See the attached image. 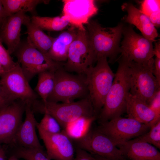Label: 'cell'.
Masks as SVG:
<instances>
[{
  "instance_id": "obj_35",
  "label": "cell",
  "mask_w": 160,
  "mask_h": 160,
  "mask_svg": "<svg viewBox=\"0 0 160 160\" xmlns=\"http://www.w3.org/2000/svg\"><path fill=\"white\" fill-rule=\"evenodd\" d=\"M153 73L157 82L160 84V58L155 57Z\"/></svg>"
},
{
  "instance_id": "obj_42",
  "label": "cell",
  "mask_w": 160,
  "mask_h": 160,
  "mask_svg": "<svg viewBox=\"0 0 160 160\" xmlns=\"http://www.w3.org/2000/svg\"><path fill=\"white\" fill-rule=\"evenodd\" d=\"M8 160H18V159L14 155H12Z\"/></svg>"
},
{
  "instance_id": "obj_29",
  "label": "cell",
  "mask_w": 160,
  "mask_h": 160,
  "mask_svg": "<svg viewBox=\"0 0 160 160\" xmlns=\"http://www.w3.org/2000/svg\"><path fill=\"white\" fill-rule=\"evenodd\" d=\"M40 122H37L36 127L46 132L55 134L61 132V127L57 121L51 115L45 113Z\"/></svg>"
},
{
  "instance_id": "obj_34",
  "label": "cell",
  "mask_w": 160,
  "mask_h": 160,
  "mask_svg": "<svg viewBox=\"0 0 160 160\" xmlns=\"http://www.w3.org/2000/svg\"><path fill=\"white\" fill-rule=\"evenodd\" d=\"M73 160H97L92 154L82 149L77 148Z\"/></svg>"
},
{
  "instance_id": "obj_5",
  "label": "cell",
  "mask_w": 160,
  "mask_h": 160,
  "mask_svg": "<svg viewBox=\"0 0 160 160\" xmlns=\"http://www.w3.org/2000/svg\"><path fill=\"white\" fill-rule=\"evenodd\" d=\"M55 76L54 87L47 101L69 103L77 99L89 97L84 74H71L65 70L63 66L55 71Z\"/></svg>"
},
{
  "instance_id": "obj_24",
  "label": "cell",
  "mask_w": 160,
  "mask_h": 160,
  "mask_svg": "<svg viewBox=\"0 0 160 160\" xmlns=\"http://www.w3.org/2000/svg\"><path fill=\"white\" fill-rule=\"evenodd\" d=\"M8 16L20 12L35 14L36 8L39 4H47L49 1L44 0H1Z\"/></svg>"
},
{
  "instance_id": "obj_9",
  "label": "cell",
  "mask_w": 160,
  "mask_h": 160,
  "mask_svg": "<svg viewBox=\"0 0 160 160\" xmlns=\"http://www.w3.org/2000/svg\"><path fill=\"white\" fill-rule=\"evenodd\" d=\"M151 127L150 124L121 116L100 124L96 129L107 136L117 146L145 133Z\"/></svg>"
},
{
  "instance_id": "obj_23",
  "label": "cell",
  "mask_w": 160,
  "mask_h": 160,
  "mask_svg": "<svg viewBox=\"0 0 160 160\" xmlns=\"http://www.w3.org/2000/svg\"><path fill=\"white\" fill-rule=\"evenodd\" d=\"M96 118V116L81 117L68 124L63 130L71 139L79 140L88 133Z\"/></svg>"
},
{
  "instance_id": "obj_12",
  "label": "cell",
  "mask_w": 160,
  "mask_h": 160,
  "mask_svg": "<svg viewBox=\"0 0 160 160\" xmlns=\"http://www.w3.org/2000/svg\"><path fill=\"white\" fill-rule=\"evenodd\" d=\"M75 141L78 148L92 154L101 156L108 160H127L111 140L97 129L90 130L84 137Z\"/></svg>"
},
{
  "instance_id": "obj_25",
  "label": "cell",
  "mask_w": 160,
  "mask_h": 160,
  "mask_svg": "<svg viewBox=\"0 0 160 160\" xmlns=\"http://www.w3.org/2000/svg\"><path fill=\"white\" fill-rule=\"evenodd\" d=\"M31 19L32 23L42 30L61 31L70 24L68 20L63 15L50 17L34 15Z\"/></svg>"
},
{
  "instance_id": "obj_18",
  "label": "cell",
  "mask_w": 160,
  "mask_h": 160,
  "mask_svg": "<svg viewBox=\"0 0 160 160\" xmlns=\"http://www.w3.org/2000/svg\"><path fill=\"white\" fill-rule=\"evenodd\" d=\"M127 160H160V153L152 145L134 139L117 146Z\"/></svg>"
},
{
  "instance_id": "obj_11",
  "label": "cell",
  "mask_w": 160,
  "mask_h": 160,
  "mask_svg": "<svg viewBox=\"0 0 160 160\" xmlns=\"http://www.w3.org/2000/svg\"><path fill=\"white\" fill-rule=\"evenodd\" d=\"M0 80L7 94L14 100H20L31 104L38 95L31 88L20 64L2 74Z\"/></svg>"
},
{
  "instance_id": "obj_39",
  "label": "cell",
  "mask_w": 160,
  "mask_h": 160,
  "mask_svg": "<svg viewBox=\"0 0 160 160\" xmlns=\"http://www.w3.org/2000/svg\"><path fill=\"white\" fill-rule=\"evenodd\" d=\"M6 153L4 148L0 146V160H5Z\"/></svg>"
},
{
  "instance_id": "obj_30",
  "label": "cell",
  "mask_w": 160,
  "mask_h": 160,
  "mask_svg": "<svg viewBox=\"0 0 160 160\" xmlns=\"http://www.w3.org/2000/svg\"><path fill=\"white\" fill-rule=\"evenodd\" d=\"M2 42L0 39V63L5 71H7L14 67L17 62L13 61L10 54L3 45Z\"/></svg>"
},
{
  "instance_id": "obj_31",
  "label": "cell",
  "mask_w": 160,
  "mask_h": 160,
  "mask_svg": "<svg viewBox=\"0 0 160 160\" xmlns=\"http://www.w3.org/2000/svg\"><path fill=\"white\" fill-rule=\"evenodd\" d=\"M140 10L148 17L153 13L160 10V1L144 0L142 3Z\"/></svg>"
},
{
  "instance_id": "obj_1",
  "label": "cell",
  "mask_w": 160,
  "mask_h": 160,
  "mask_svg": "<svg viewBox=\"0 0 160 160\" xmlns=\"http://www.w3.org/2000/svg\"><path fill=\"white\" fill-rule=\"evenodd\" d=\"M130 77L128 62L121 56L112 85L98 115L100 124L121 116L126 112L127 98L129 93Z\"/></svg>"
},
{
  "instance_id": "obj_27",
  "label": "cell",
  "mask_w": 160,
  "mask_h": 160,
  "mask_svg": "<svg viewBox=\"0 0 160 160\" xmlns=\"http://www.w3.org/2000/svg\"><path fill=\"white\" fill-rule=\"evenodd\" d=\"M13 151V154L18 159L25 160H51L47 157L44 149L23 147L17 145Z\"/></svg>"
},
{
  "instance_id": "obj_21",
  "label": "cell",
  "mask_w": 160,
  "mask_h": 160,
  "mask_svg": "<svg viewBox=\"0 0 160 160\" xmlns=\"http://www.w3.org/2000/svg\"><path fill=\"white\" fill-rule=\"evenodd\" d=\"M126 111L128 117L140 123L148 124L155 117V114L148 105L129 93L126 101Z\"/></svg>"
},
{
  "instance_id": "obj_20",
  "label": "cell",
  "mask_w": 160,
  "mask_h": 160,
  "mask_svg": "<svg viewBox=\"0 0 160 160\" xmlns=\"http://www.w3.org/2000/svg\"><path fill=\"white\" fill-rule=\"evenodd\" d=\"M77 31L76 28L71 25L67 30L55 38L47 56L56 62L66 61L69 47L74 39Z\"/></svg>"
},
{
  "instance_id": "obj_4",
  "label": "cell",
  "mask_w": 160,
  "mask_h": 160,
  "mask_svg": "<svg viewBox=\"0 0 160 160\" xmlns=\"http://www.w3.org/2000/svg\"><path fill=\"white\" fill-rule=\"evenodd\" d=\"M97 62L95 66H89L84 73L89 97L96 116L98 115L103 106L115 75L109 65L107 58H102Z\"/></svg>"
},
{
  "instance_id": "obj_16",
  "label": "cell",
  "mask_w": 160,
  "mask_h": 160,
  "mask_svg": "<svg viewBox=\"0 0 160 160\" xmlns=\"http://www.w3.org/2000/svg\"><path fill=\"white\" fill-rule=\"evenodd\" d=\"M25 13L20 12L9 16L2 24L0 39L6 45L10 55L15 52L21 44V26L29 17Z\"/></svg>"
},
{
  "instance_id": "obj_41",
  "label": "cell",
  "mask_w": 160,
  "mask_h": 160,
  "mask_svg": "<svg viewBox=\"0 0 160 160\" xmlns=\"http://www.w3.org/2000/svg\"><path fill=\"white\" fill-rule=\"evenodd\" d=\"M5 71L0 63V76L5 72Z\"/></svg>"
},
{
  "instance_id": "obj_17",
  "label": "cell",
  "mask_w": 160,
  "mask_h": 160,
  "mask_svg": "<svg viewBox=\"0 0 160 160\" xmlns=\"http://www.w3.org/2000/svg\"><path fill=\"white\" fill-rule=\"evenodd\" d=\"M25 116L16 133L14 145L23 147L44 149L36 134V121L31 103H26Z\"/></svg>"
},
{
  "instance_id": "obj_2",
  "label": "cell",
  "mask_w": 160,
  "mask_h": 160,
  "mask_svg": "<svg viewBox=\"0 0 160 160\" xmlns=\"http://www.w3.org/2000/svg\"><path fill=\"white\" fill-rule=\"evenodd\" d=\"M88 39L94 62L103 57L114 61L121 53L120 39L124 27L122 23L113 27H103L97 22L89 21L86 24Z\"/></svg>"
},
{
  "instance_id": "obj_10",
  "label": "cell",
  "mask_w": 160,
  "mask_h": 160,
  "mask_svg": "<svg viewBox=\"0 0 160 160\" xmlns=\"http://www.w3.org/2000/svg\"><path fill=\"white\" fill-rule=\"evenodd\" d=\"M94 62L86 28L78 29L76 35L69 47L67 59L63 68L68 72L84 74Z\"/></svg>"
},
{
  "instance_id": "obj_36",
  "label": "cell",
  "mask_w": 160,
  "mask_h": 160,
  "mask_svg": "<svg viewBox=\"0 0 160 160\" xmlns=\"http://www.w3.org/2000/svg\"><path fill=\"white\" fill-rule=\"evenodd\" d=\"M153 25L156 27L160 25V10L154 12L148 17Z\"/></svg>"
},
{
  "instance_id": "obj_37",
  "label": "cell",
  "mask_w": 160,
  "mask_h": 160,
  "mask_svg": "<svg viewBox=\"0 0 160 160\" xmlns=\"http://www.w3.org/2000/svg\"><path fill=\"white\" fill-rule=\"evenodd\" d=\"M8 16L0 0V25L3 24L5 19Z\"/></svg>"
},
{
  "instance_id": "obj_40",
  "label": "cell",
  "mask_w": 160,
  "mask_h": 160,
  "mask_svg": "<svg viewBox=\"0 0 160 160\" xmlns=\"http://www.w3.org/2000/svg\"><path fill=\"white\" fill-rule=\"evenodd\" d=\"M97 160H108L103 157L96 155L92 154Z\"/></svg>"
},
{
  "instance_id": "obj_15",
  "label": "cell",
  "mask_w": 160,
  "mask_h": 160,
  "mask_svg": "<svg viewBox=\"0 0 160 160\" xmlns=\"http://www.w3.org/2000/svg\"><path fill=\"white\" fill-rule=\"evenodd\" d=\"M63 15L69 24L77 29H84V24L95 15L98 8L93 0H64Z\"/></svg>"
},
{
  "instance_id": "obj_13",
  "label": "cell",
  "mask_w": 160,
  "mask_h": 160,
  "mask_svg": "<svg viewBox=\"0 0 160 160\" xmlns=\"http://www.w3.org/2000/svg\"><path fill=\"white\" fill-rule=\"evenodd\" d=\"M26 103L17 100L0 110V144L14 145L15 136L22 122Z\"/></svg>"
},
{
  "instance_id": "obj_3",
  "label": "cell",
  "mask_w": 160,
  "mask_h": 160,
  "mask_svg": "<svg viewBox=\"0 0 160 160\" xmlns=\"http://www.w3.org/2000/svg\"><path fill=\"white\" fill-rule=\"evenodd\" d=\"M31 107L34 112L51 115L63 129L68 124L81 117H97L89 97L77 101L61 103L44 102L37 99L31 103Z\"/></svg>"
},
{
  "instance_id": "obj_26",
  "label": "cell",
  "mask_w": 160,
  "mask_h": 160,
  "mask_svg": "<svg viewBox=\"0 0 160 160\" xmlns=\"http://www.w3.org/2000/svg\"><path fill=\"white\" fill-rule=\"evenodd\" d=\"M55 71H47L39 73L34 91L44 102L47 101L52 92L55 84Z\"/></svg>"
},
{
  "instance_id": "obj_19",
  "label": "cell",
  "mask_w": 160,
  "mask_h": 160,
  "mask_svg": "<svg viewBox=\"0 0 160 160\" xmlns=\"http://www.w3.org/2000/svg\"><path fill=\"white\" fill-rule=\"evenodd\" d=\"M122 7L127 13L124 18L125 21L135 26L145 38L155 41L158 34L148 17L131 3L124 4Z\"/></svg>"
},
{
  "instance_id": "obj_22",
  "label": "cell",
  "mask_w": 160,
  "mask_h": 160,
  "mask_svg": "<svg viewBox=\"0 0 160 160\" xmlns=\"http://www.w3.org/2000/svg\"><path fill=\"white\" fill-rule=\"evenodd\" d=\"M23 25L27 28V42L47 56L55 38L45 33L42 30L32 23L29 17Z\"/></svg>"
},
{
  "instance_id": "obj_33",
  "label": "cell",
  "mask_w": 160,
  "mask_h": 160,
  "mask_svg": "<svg viewBox=\"0 0 160 160\" xmlns=\"http://www.w3.org/2000/svg\"><path fill=\"white\" fill-rule=\"evenodd\" d=\"M7 93L0 80V110L15 101Z\"/></svg>"
},
{
  "instance_id": "obj_7",
  "label": "cell",
  "mask_w": 160,
  "mask_h": 160,
  "mask_svg": "<svg viewBox=\"0 0 160 160\" xmlns=\"http://www.w3.org/2000/svg\"><path fill=\"white\" fill-rule=\"evenodd\" d=\"M127 61L130 77L129 93L149 105L160 90V84L153 73L154 66H146Z\"/></svg>"
},
{
  "instance_id": "obj_28",
  "label": "cell",
  "mask_w": 160,
  "mask_h": 160,
  "mask_svg": "<svg viewBox=\"0 0 160 160\" xmlns=\"http://www.w3.org/2000/svg\"><path fill=\"white\" fill-rule=\"evenodd\" d=\"M133 139L137 141L153 145L160 149V120L152 126L148 132Z\"/></svg>"
},
{
  "instance_id": "obj_14",
  "label": "cell",
  "mask_w": 160,
  "mask_h": 160,
  "mask_svg": "<svg viewBox=\"0 0 160 160\" xmlns=\"http://www.w3.org/2000/svg\"><path fill=\"white\" fill-rule=\"evenodd\" d=\"M40 138L46 149L47 157L50 160H73L74 149L71 139L64 130L60 133L50 134L37 128Z\"/></svg>"
},
{
  "instance_id": "obj_38",
  "label": "cell",
  "mask_w": 160,
  "mask_h": 160,
  "mask_svg": "<svg viewBox=\"0 0 160 160\" xmlns=\"http://www.w3.org/2000/svg\"><path fill=\"white\" fill-rule=\"evenodd\" d=\"M154 54L156 57L160 58V42L158 41L155 43L154 48Z\"/></svg>"
},
{
  "instance_id": "obj_6",
  "label": "cell",
  "mask_w": 160,
  "mask_h": 160,
  "mask_svg": "<svg viewBox=\"0 0 160 160\" xmlns=\"http://www.w3.org/2000/svg\"><path fill=\"white\" fill-rule=\"evenodd\" d=\"M122 34L121 56L129 61L154 66L153 42L137 33L130 26L124 27Z\"/></svg>"
},
{
  "instance_id": "obj_32",
  "label": "cell",
  "mask_w": 160,
  "mask_h": 160,
  "mask_svg": "<svg viewBox=\"0 0 160 160\" xmlns=\"http://www.w3.org/2000/svg\"><path fill=\"white\" fill-rule=\"evenodd\" d=\"M149 105L155 114L154 119L150 123L151 127L160 120V90L156 94Z\"/></svg>"
},
{
  "instance_id": "obj_8",
  "label": "cell",
  "mask_w": 160,
  "mask_h": 160,
  "mask_svg": "<svg viewBox=\"0 0 160 160\" xmlns=\"http://www.w3.org/2000/svg\"><path fill=\"white\" fill-rule=\"evenodd\" d=\"M14 53L29 81L40 73L56 71L63 66V64L53 60L27 41L20 44Z\"/></svg>"
}]
</instances>
